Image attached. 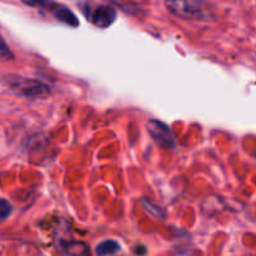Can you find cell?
<instances>
[{
	"label": "cell",
	"mask_w": 256,
	"mask_h": 256,
	"mask_svg": "<svg viewBox=\"0 0 256 256\" xmlns=\"http://www.w3.org/2000/svg\"><path fill=\"white\" fill-rule=\"evenodd\" d=\"M5 82L10 89L16 94L30 99H42L50 94V88L44 82L35 79H26L16 75H9L5 78Z\"/></svg>",
	"instance_id": "1"
},
{
	"label": "cell",
	"mask_w": 256,
	"mask_h": 256,
	"mask_svg": "<svg viewBox=\"0 0 256 256\" xmlns=\"http://www.w3.org/2000/svg\"><path fill=\"white\" fill-rule=\"evenodd\" d=\"M166 8L170 12L186 20L206 22L212 19V10L206 2H168Z\"/></svg>",
	"instance_id": "2"
},
{
	"label": "cell",
	"mask_w": 256,
	"mask_h": 256,
	"mask_svg": "<svg viewBox=\"0 0 256 256\" xmlns=\"http://www.w3.org/2000/svg\"><path fill=\"white\" fill-rule=\"evenodd\" d=\"M146 129L149 132L150 136L154 139L156 144L160 146L169 148V149H174L175 148V140L174 135H172V130L168 126L165 122H160V120H149L146 124Z\"/></svg>",
	"instance_id": "3"
},
{
	"label": "cell",
	"mask_w": 256,
	"mask_h": 256,
	"mask_svg": "<svg viewBox=\"0 0 256 256\" xmlns=\"http://www.w3.org/2000/svg\"><path fill=\"white\" fill-rule=\"evenodd\" d=\"M115 19H116V10L109 5H98L92 14V24L102 29L110 26Z\"/></svg>",
	"instance_id": "4"
},
{
	"label": "cell",
	"mask_w": 256,
	"mask_h": 256,
	"mask_svg": "<svg viewBox=\"0 0 256 256\" xmlns=\"http://www.w3.org/2000/svg\"><path fill=\"white\" fill-rule=\"evenodd\" d=\"M59 252L62 256H89V246L84 242L69 240L60 242Z\"/></svg>",
	"instance_id": "5"
},
{
	"label": "cell",
	"mask_w": 256,
	"mask_h": 256,
	"mask_svg": "<svg viewBox=\"0 0 256 256\" xmlns=\"http://www.w3.org/2000/svg\"><path fill=\"white\" fill-rule=\"evenodd\" d=\"M48 10L52 12V15H54L59 22H65V24L70 25V26H76V25H79L76 16H75L74 12H72L69 8H65L59 4H54V8H49Z\"/></svg>",
	"instance_id": "6"
},
{
	"label": "cell",
	"mask_w": 256,
	"mask_h": 256,
	"mask_svg": "<svg viewBox=\"0 0 256 256\" xmlns=\"http://www.w3.org/2000/svg\"><path fill=\"white\" fill-rule=\"evenodd\" d=\"M120 245L114 240H105V242H100L96 246V254L99 256H108L112 255L115 252H119Z\"/></svg>",
	"instance_id": "7"
},
{
	"label": "cell",
	"mask_w": 256,
	"mask_h": 256,
	"mask_svg": "<svg viewBox=\"0 0 256 256\" xmlns=\"http://www.w3.org/2000/svg\"><path fill=\"white\" fill-rule=\"evenodd\" d=\"M12 212V208L8 200L0 199V222L6 220Z\"/></svg>",
	"instance_id": "8"
},
{
	"label": "cell",
	"mask_w": 256,
	"mask_h": 256,
	"mask_svg": "<svg viewBox=\"0 0 256 256\" xmlns=\"http://www.w3.org/2000/svg\"><path fill=\"white\" fill-rule=\"evenodd\" d=\"M14 58L12 50L8 46V44L5 42V40L0 36V59L2 60H12Z\"/></svg>",
	"instance_id": "9"
},
{
	"label": "cell",
	"mask_w": 256,
	"mask_h": 256,
	"mask_svg": "<svg viewBox=\"0 0 256 256\" xmlns=\"http://www.w3.org/2000/svg\"><path fill=\"white\" fill-rule=\"evenodd\" d=\"M142 204H144L145 209H146L150 214H152L154 216H156V218H164V214H162V209H160L159 206H156V205L152 204V202H149V200L145 199L144 202H142Z\"/></svg>",
	"instance_id": "10"
}]
</instances>
